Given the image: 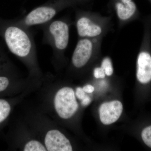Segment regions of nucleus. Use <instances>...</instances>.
Instances as JSON below:
<instances>
[{
	"label": "nucleus",
	"instance_id": "nucleus-1",
	"mask_svg": "<svg viewBox=\"0 0 151 151\" xmlns=\"http://www.w3.org/2000/svg\"><path fill=\"white\" fill-rule=\"evenodd\" d=\"M0 37L12 54L26 67L28 76L42 79L44 74L39 63L33 34L31 28L19 24L15 19L0 17Z\"/></svg>",
	"mask_w": 151,
	"mask_h": 151
},
{
	"label": "nucleus",
	"instance_id": "nucleus-2",
	"mask_svg": "<svg viewBox=\"0 0 151 151\" xmlns=\"http://www.w3.org/2000/svg\"><path fill=\"white\" fill-rule=\"evenodd\" d=\"M26 99L20 103L21 115L47 151H73V145L61 126L42 111L34 102H27Z\"/></svg>",
	"mask_w": 151,
	"mask_h": 151
},
{
	"label": "nucleus",
	"instance_id": "nucleus-3",
	"mask_svg": "<svg viewBox=\"0 0 151 151\" xmlns=\"http://www.w3.org/2000/svg\"><path fill=\"white\" fill-rule=\"evenodd\" d=\"M73 22L69 17L53 19L39 27L43 32L42 42L52 50L51 62L56 72H58L66 63L65 52L70 39V27Z\"/></svg>",
	"mask_w": 151,
	"mask_h": 151
},
{
	"label": "nucleus",
	"instance_id": "nucleus-4",
	"mask_svg": "<svg viewBox=\"0 0 151 151\" xmlns=\"http://www.w3.org/2000/svg\"><path fill=\"white\" fill-rule=\"evenodd\" d=\"M112 16H103L98 13L76 10L73 24L78 38H102L112 28Z\"/></svg>",
	"mask_w": 151,
	"mask_h": 151
},
{
	"label": "nucleus",
	"instance_id": "nucleus-5",
	"mask_svg": "<svg viewBox=\"0 0 151 151\" xmlns=\"http://www.w3.org/2000/svg\"><path fill=\"white\" fill-rule=\"evenodd\" d=\"M6 139L10 150L47 151L21 114L11 124Z\"/></svg>",
	"mask_w": 151,
	"mask_h": 151
},
{
	"label": "nucleus",
	"instance_id": "nucleus-6",
	"mask_svg": "<svg viewBox=\"0 0 151 151\" xmlns=\"http://www.w3.org/2000/svg\"><path fill=\"white\" fill-rule=\"evenodd\" d=\"M71 7L74 6L66 0H49L32 9L23 17L15 19L25 27H39L54 19L55 17L63 10Z\"/></svg>",
	"mask_w": 151,
	"mask_h": 151
},
{
	"label": "nucleus",
	"instance_id": "nucleus-7",
	"mask_svg": "<svg viewBox=\"0 0 151 151\" xmlns=\"http://www.w3.org/2000/svg\"><path fill=\"white\" fill-rule=\"evenodd\" d=\"M42 79L22 77L15 66L0 72V98L17 96L26 91H35Z\"/></svg>",
	"mask_w": 151,
	"mask_h": 151
},
{
	"label": "nucleus",
	"instance_id": "nucleus-8",
	"mask_svg": "<svg viewBox=\"0 0 151 151\" xmlns=\"http://www.w3.org/2000/svg\"><path fill=\"white\" fill-rule=\"evenodd\" d=\"M144 33L137 59L136 78L146 85L151 82V14L143 19Z\"/></svg>",
	"mask_w": 151,
	"mask_h": 151
},
{
	"label": "nucleus",
	"instance_id": "nucleus-9",
	"mask_svg": "<svg viewBox=\"0 0 151 151\" xmlns=\"http://www.w3.org/2000/svg\"><path fill=\"white\" fill-rule=\"evenodd\" d=\"M102 38H78L72 54L70 69L81 72L87 67L92 60L100 53Z\"/></svg>",
	"mask_w": 151,
	"mask_h": 151
},
{
	"label": "nucleus",
	"instance_id": "nucleus-10",
	"mask_svg": "<svg viewBox=\"0 0 151 151\" xmlns=\"http://www.w3.org/2000/svg\"><path fill=\"white\" fill-rule=\"evenodd\" d=\"M108 7L116 15L120 29L139 19L140 13L134 0H109Z\"/></svg>",
	"mask_w": 151,
	"mask_h": 151
},
{
	"label": "nucleus",
	"instance_id": "nucleus-11",
	"mask_svg": "<svg viewBox=\"0 0 151 151\" xmlns=\"http://www.w3.org/2000/svg\"><path fill=\"white\" fill-rule=\"evenodd\" d=\"M34 92L29 90L13 97L0 98V129L7 124L17 106Z\"/></svg>",
	"mask_w": 151,
	"mask_h": 151
},
{
	"label": "nucleus",
	"instance_id": "nucleus-12",
	"mask_svg": "<svg viewBox=\"0 0 151 151\" xmlns=\"http://www.w3.org/2000/svg\"><path fill=\"white\" fill-rule=\"evenodd\" d=\"M123 105L119 100L103 103L99 108L100 121L104 125H110L118 121L122 115Z\"/></svg>",
	"mask_w": 151,
	"mask_h": 151
},
{
	"label": "nucleus",
	"instance_id": "nucleus-13",
	"mask_svg": "<svg viewBox=\"0 0 151 151\" xmlns=\"http://www.w3.org/2000/svg\"><path fill=\"white\" fill-rule=\"evenodd\" d=\"M15 67L2 49L0 47V72Z\"/></svg>",
	"mask_w": 151,
	"mask_h": 151
},
{
	"label": "nucleus",
	"instance_id": "nucleus-14",
	"mask_svg": "<svg viewBox=\"0 0 151 151\" xmlns=\"http://www.w3.org/2000/svg\"><path fill=\"white\" fill-rule=\"evenodd\" d=\"M100 66L104 70L106 76H110L113 75L114 69L112 60L109 57H105L103 58L101 61Z\"/></svg>",
	"mask_w": 151,
	"mask_h": 151
},
{
	"label": "nucleus",
	"instance_id": "nucleus-15",
	"mask_svg": "<svg viewBox=\"0 0 151 151\" xmlns=\"http://www.w3.org/2000/svg\"><path fill=\"white\" fill-rule=\"evenodd\" d=\"M141 137L143 142L151 149V125L146 126L142 130Z\"/></svg>",
	"mask_w": 151,
	"mask_h": 151
},
{
	"label": "nucleus",
	"instance_id": "nucleus-16",
	"mask_svg": "<svg viewBox=\"0 0 151 151\" xmlns=\"http://www.w3.org/2000/svg\"><path fill=\"white\" fill-rule=\"evenodd\" d=\"M93 75L95 78L101 79L105 78V71L101 66H98L94 68L93 69Z\"/></svg>",
	"mask_w": 151,
	"mask_h": 151
},
{
	"label": "nucleus",
	"instance_id": "nucleus-17",
	"mask_svg": "<svg viewBox=\"0 0 151 151\" xmlns=\"http://www.w3.org/2000/svg\"><path fill=\"white\" fill-rule=\"evenodd\" d=\"M76 94L77 98L81 101L86 95V92H84L83 88L79 87V86L77 87L76 89Z\"/></svg>",
	"mask_w": 151,
	"mask_h": 151
},
{
	"label": "nucleus",
	"instance_id": "nucleus-18",
	"mask_svg": "<svg viewBox=\"0 0 151 151\" xmlns=\"http://www.w3.org/2000/svg\"><path fill=\"white\" fill-rule=\"evenodd\" d=\"M70 2L74 6L82 4L88 2L91 0H66Z\"/></svg>",
	"mask_w": 151,
	"mask_h": 151
},
{
	"label": "nucleus",
	"instance_id": "nucleus-19",
	"mask_svg": "<svg viewBox=\"0 0 151 151\" xmlns=\"http://www.w3.org/2000/svg\"><path fill=\"white\" fill-rule=\"evenodd\" d=\"M91 101L92 100L91 98L88 95H86L84 98L81 100V105L83 106H87L91 103Z\"/></svg>",
	"mask_w": 151,
	"mask_h": 151
},
{
	"label": "nucleus",
	"instance_id": "nucleus-20",
	"mask_svg": "<svg viewBox=\"0 0 151 151\" xmlns=\"http://www.w3.org/2000/svg\"><path fill=\"white\" fill-rule=\"evenodd\" d=\"M84 92L87 93H92L94 92V86L90 84H87L83 87Z\"/></svg>",
	"mask_w": 151,
	"mask_h": 151
},
{
	"label": "nucleus",
	"instance_id": "nucleus-21",
	"mask_svg": "<svg viewBox=\"0 0 151 151\" xmlns=\"http://www.w3.org/2000/svg\"><path fill=\"white\" fill-rule=\"evenodd\" d=\"M149 1L150 2L151 4V0H149Z\"/></svg>",
	"mask_w": 151,
	"mask_h": 151
}]
</instances>
